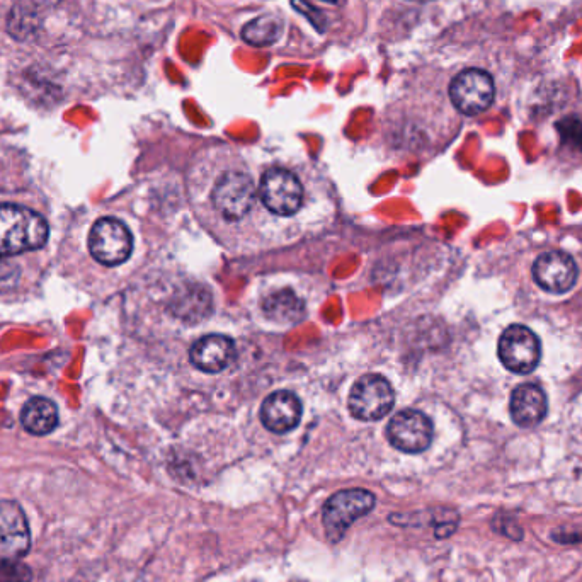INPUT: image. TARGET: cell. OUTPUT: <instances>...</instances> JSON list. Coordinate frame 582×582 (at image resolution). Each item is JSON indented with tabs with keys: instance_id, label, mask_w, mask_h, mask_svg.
<instances>
[{
	"instance_id": "6da1fadb",
	"label": "cell",
	"mask_w": 582,
	"mask_h": 582,
	"mask_svg": "<svg viewBox=\"0 0 582 582\" xmlns=\"http://www.w3.org/2000/svg\"><path fill=\"white\" fill-rule=\"evenodd\" d=\"M50 227L45 217L21 205H0V259L45 246Z\"/></svg>"
},
{
	"instance_id": "7a4b0ae2",
	"label": "cell",
	"mask_w": 582,
	"mask_h": 582,
	"mask_svg": "<svg viewBox=\"0 0 582 582\" xmlns=\"http://www.w3.org/2000/svg\"><path fill=\"white\" fill-rule=\"evenodd\" d=\"M375 508V496L365 489H349L336 492L324 506V528L327 538L337 543L354 521Z\"/></svg>"
},
{
	"instance_id": "3957f363",
	"label": "cell",
	"mask_w": 582,
	"mask_h": 582,
	"mask_svg": "<svg viewBox=\"0 0 582 582\" xmlns=\"http://www.w3.org/2000/svg\"><path fill=\"white\" fill-rule=\"evenodd\" d=\"M89 251L97 263L118 266L125 263L133 251V237L125 223L116 218L97 220L89 234Z\"/></svg>"
},
{
	"instance_id": "277c9868",
	"label": "cell",
	"mask_w": 582,
	"mask_h": 582,
	"mask_svg": "<svg viewBox=\"0 0 582 582\" xmlns=\"http://www.w3.org/2000/svg\"><path fill=\"white\" fill-rule=\"evenodd\" d=\"M496 86L485 70L467 69L453 79L450 86L451 103L467 116H477L491 108Z\"/></svg>"
},
{
	"instance_id": "5b68a950",
	"label": "cell",
	"mask_w": 582,
	"mask_h": 582,
	"mask_svg": "<svg viewBox=\"0 0 582 582\" xmlns=\"http://www.w3.org/2000/svg\"><path fill=\"white\" fill-rule=\"evenodd\" d=\"M390 383L380 375H365L354 383L349 394V411L360 421H378L394 407Z\"/></svg>"
},
{
	"instance_id": "8992f818",
	"label": "cell",
	"mask_w": 582,
	"mask_h": 582,
	"mask_svg": "<svg viewBox=\"0 0 582 582\" xmlns=\"http://www.w3.org/2000/svg\"><path fill=\"white\" fill-rule=\"evenodd\" d=\"M499 360L509 371L518 375H528L537 368L542 358V346L535 332L528 327H508L499 339Z\"/></svg>"
},
{
	"instance_id": "52a82bcc",
	"label": "cell",
	"mask_w": 582,
	"mask_h": 582,
	"mask_svg": "<svg viewBox=\"0 0 582 582\" xmlns=\"http://www.w3.org/2000/svg\"><path fill=\"white\" fill-rule=\"evenodd\" d=\"M256 186L246 172H225L213 188V205L227 220H240L256 203Z\"/></svg>"
},
{
	"instance_id": "ba28073f",
	"label": "cell",
	"mask_w": 582,
	"mask_h": 582,
	"mask_svg": "<svg viewBox=\"0 0 582 582\" xmlns=\"http://www.w3.org/2000/svg\"><path fill=\"white\" fill-rule=\"evenodd\" d=\"M259 196L269 212L280 217H290L302 206V183L293 172L286 169H269L261 179Z\"/></svg>"
},
{
	"instance_id": "9c48e42d",
	"label": "cell",
	"mask_w": 582,
	"mask_h": 582,
	"mask_svg": "<svg viewBox=\"0 0 582 582\" xmlns=\"http://www.w3.org/2000/svg\"><path fill=\"white\" fill-rule=\"evenodd\" d=\"M388 441L404 453H421L433 441V423L423 412L406 409L392 417L387 428Z\"/></svg>"
},
{
	"instance_id": "30bf717a",
	"label": "cell",
	"mask_w": 582,
	"mask_h": 582,
	"mask_svg": "<svg viewBox=\"0 0 582 582\" xmlns=\"http://www.w3.org/2000/svg\"><path fill=\"white\" fill-rule=\"evenodd\" d=\"M576 263L569 254L560 251L545 252L533 264V278L548 293H565L576 285Z\"/></svg>"
},
{
	"instance_id": "8fae6325",
	"label": "cell",
	"mask_w": 582,
	"mask_h": 582,
	"mask_svg": "<svg viewBox=\"0 0 582 582\" xmlns=\"http://www.w3.org/2000/svg\"><path fill=\"white\" fill-rule=\"evenodd\" d=\"M29 526L24 511L14 501H0V555L6 559L28 554Z\"/></svg>"
},
{
	"instance_id": "7c38bea8",
	"label": "cell",
	"mask_w": 582,
	"mask_h": 582,
	"mask_svg": "<svg viewBox=\"0 0 582 582\" xmlns=\"http://www.w3.org/2000/svg\"><path fill=\"white\" fill-rule=\"evenodd\" d=\"M302 419V402L297 395L280 390L269 395L261 407V421L264 428L273 433H288L295 429Z\"/></svg>"
},
{
	"instance_id": "4fadbf2b",
	"label": "cell",
	"mask_w": 582,
	"mask_h": 582,
	"mask_svg": "<svg viewBox=\"0 0 582 582\" xmlns=\"http://www.w3.org/2000/svg\"><path fill=\"white\" fill-rule=\"evenodd\" d=\"M191 361L198 370L206 373L223 371L234 361L235 344L229 337L212 334L201 337L191 348Z\"/></svg>"
},
{
	"instance_id": "5bb4252c",
	"label": "cell",
	"mask_w": 582,
	"mask_h": 582,
	"mask_svg": "<svg viewBox=\"0 0 582 582\" xmlns=\"http://www.w3.org/2000/svg\"><path fill=\"white\" fill-rule=\"evenodd\" d=\"M509 411L520 428H535L547 414V397L542 388L525 383L511 394Z\"/></svg>"
},
{
	"instance_id": "9a60e30c",
	"label": "cell",
	"mask_w": 582,
	"mask_h": 582,
	"mask_svg": "<svg viewBox=\"0 0 582 582\" xmlns=\"http://www.w3.org/2000/svg\"><path fill=\"white\" fill-rule=\"evenodd\" d=\"M21 423L29 434H35V436L50 434L53 429L57 428V406L53 404L52 400L45 399V397L29 400L28 404L24 406L23 414H21Z\"/></svg>"
},
{
	"instance_id": "2e32d148",
	"label": "cell",
	"mask_w": 582,
	"mask_h": 582,
	"mask_svg": "<svg viewBox=\"0 0 582 582\" xmlns=\"http://www.w3.org/2000/svg\"><path fill=\"white\" fill-rule=\"evenodd\" d=\"M263 312L278 324H297L305 315V307L293 291L281 290L264 298Z\"/></svg>"
},
{
	"instance_id": "e0dca14e",
	"label": "cell",
	"mask_w": 582,
	"mask_h": 582,
	"mask_svg": "<svg viewBox=\"0 0 582 582\" xmlns=\"http://www.w3.org/2000/svg\"><path fill=\"white\" fill-rule=\"evenodd\" d=\"M41 9L33 0H19L12 7L7 21V31L18 41H28L38 35L41 28Z\"/></svg>"
},
{
	"instance_id": "ac0fdd59",
	"label": "cell",
	"mask_w": 582,
	"mask_h": 582,
	"mask_svg": "<svg viewBox=\"0 0 582 582\" xmlns=\"http://www.w3.org/2000/svg\"><path fill=\"white\" fill-rule=\"evenodd\" d=\"M281 24L274 16H259L242 29V38L252 46H269L278 41Z\"/></svg>"
},
{
	"instance_id": "d6986e66",
	"label": "cell",
	"mask_w": 582,
	"mask_h": 582,
	"mask_svg": "<svg viewBox=\"0 0 582 582\" xmlns=\"http://www.w3.org/2000/svg\"><path fill=\"white\" fill-rule=\"evenodd\" d=\"M29 565L16 559H0V582H31Z\"/></svg>"
},
{
	"instance_id": "ffe728a7",
	"label": "cell",
	"mask_w": 582,
	"mask_h": 582,
	"mask_svg": "<svg viewBox=\"0 0 582 582\" xmlns=\"http://www.w3.org/2000/svg\"><path fill=\"white\" fill-rule=\"evenodd\" d=\"M562 142L569 143L571 147L582 149V121L577 118H565L557 125Z\"/></svg>"
},
{
	"instance_id": "44dd1931",
	"label": "cell",
	"mask_w": 582,
	"mask_h": 582,
	"mask_svg": "<svg viewBox=\"0 0 582 582\" xmlns=\"http://www.w3.org/2000/svg\"><path fill=\"white\" fill-rule=\"evenodd\" d=\"M291 6L295 7L298 12H302L303 16H307L310 23L314 24L315 29H319V31H326V16H324V14H320V11H317L315 7L310 6L307 0H291Z\"/></svg>"
},
{
	"instance_id": "7402d4cb",
	"label": "cell",
	"mask_w": 582,
	"mask_h": 582,
	"mask_svg": "<svg viewBox=\"0 0 582 582\" xmlns=\"http://www.w3.org/2000/svg\"><path fill=\"white\" fill-rule=\"evenodd\" d=\"M19 280L18 266L9 261H0V290L14 288Z\"/></svg>"
},
{
	"instance_id": "603a6c76",
	"label": "cell",
	"mask_w": 582,
	"mask_h": 582,
	"mask_svg": "<svg viewBox=\"0 0 582 582\" xmlns=\"http://www.w3.org/2000/svg\"><path fill=\"white\" fill-rule=\"evenodd\" d=\"M36 6L40 7V9H48V7H55L58 4H62L63 0H33Z\"/></svg>"
},
{
	"instance_id": "cb8c5ba5",
	"label": "cell",
	"mask_w": 582,
	"mask_h": 582,
	"mask_svg": "<svg viewBox=\"0 0 582 582\" xmlns=\"http://www.w3.org/2000/svg\"><path fill=\"white\" fill-rule=\"evenodd\" d=\"M324 4H331V6H343L344 0H320Z\"/></svg>"
},
{
	"instance_id": "d4e9b609",
	"label": "cell",
	"mask_w": 582,
	"mask_h": 582,
	"mask_svg": "<svg viewBox=\"0 0 582 582\" xmlns=\"http://www.w3.org/2000/svg\"><path fill=\"white\" fill-rule=\"evenodd\" d=\"M416 2H429V0H416Z\"/></svg>"
}]
</instances>
